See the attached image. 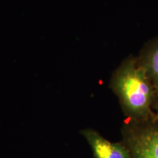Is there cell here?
<instances>
[{"mask_svg":"<svg viewBox=\"0 0 158 158\" xmlns=\"http://www.w3.org/2000/svg\"><path fill=\"white\" fill-rule=\"evenodd\" d=\"M110 87L130 118L140 122L149 117L155 88L137 59H124L112 75Z\"/></svg>","mask_w":158,"mask_h":158,"instance_id":"obj_1","label":"cell"},{"mask_svg":"<svg viewBox=\"0 0 158 158\" xmlns=\"http://www.w3.org/2000/svg\"><path fill=\"white\" fill-rule=\"evenodd\" d=\"M123 135L132 158H158V126L128 124Z\"/></svg>","mask_w":158,"mask_h":158,"instance_id":"obj_2","label":"cell"},{"mask_svg":"<svg viewBox=\"0 0 158 158\" xmlns=\"http://www.w3.org/2000/svg\"><path fill=\"white\" fill-rule=\"evenodd\" d=\"M80 133L88 143L94 158H132L124 143L110 141L92 128H85Z\"/></svg>","mask_w":158,"mask_h":158,"instance_id":"obj_3","label":"cell"},{"mask_svg":"<svg viewBox=\"0 0 158 158\" xmlns=\"http://www.w3.org/2000/svg\"><path fill=\"white\" fill-rule=\"evenodd\" d=\"M138 60L158 92V37L147 45Z\"/></svg>","mask_w":158,"mask_h":158,"instance_id":"obj_4","label":"cell"}]
</instances>
